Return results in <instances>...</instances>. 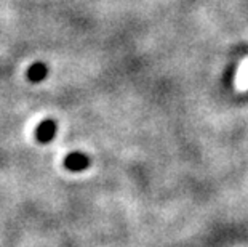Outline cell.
Listing matches in <instances>:
<instances>
[{
    "label": "cell",
    "instance_id": "3957f363",
    "mask_svg": "<svg viewBox=\"0 0 248 247\" xmlns=\"http://www.w3.org/2000/svg\"><path fill=\"white\" fill-rule=\"evenodd\" d=\"M46 74H48V67H46L44 63H35V65L31 66L29 71H28L29 81H32V82L44 81V79L46 77Z\"/></svg>",
    "mask_w": 248,
    "mask_h": 247
},
{
    "label": "cell",
    "instance_id": "7a4b0ae2",
    "mask_svg": "<svg viewBox=\"0 0 248 247\" xmlns=\"http://www.w3.org/2000/svg\"><path fill=\"white\" fill-rule=\"evenodd\" d=\"M55 135H56V124L50 119L44 120L35 130V136L40 143H48V141L55 138Z\"/></svg>",
    "mask_w": 248,
    "mask_h": 247
},
{
    "label": "cell",
    "instance_id": "6da1fadb",
    "mask_svg": "<svg viewBox=\"0 0 248 247\" xmlns=\"http://www.w3.org/2000/svg\"><path fill=\"white\" fill-rule=\"evenodd\" d=\"M64 165L72 172H82L90 165V159L83 152H71V154L66 157Z\"/></svg>",
    "mask_w": 248,
    "mask_h": 247
}]
</instances>
